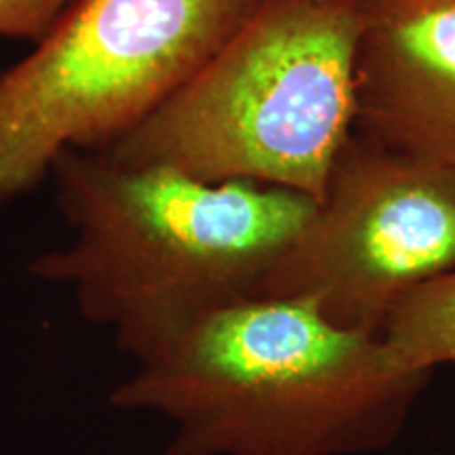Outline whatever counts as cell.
<instances>
[{
  "instance_id": "6da1fadb",
  "label": "cell",
  "mask_w": 455,
  "mask_h": 455,
  "mask_svg": "<svg viewBox=\"0 0 455 455\" xmlns=\"http://www.w3.org/2000/svg\"><path fill=\"white\" fill-rule=\"evenodd\" d=\"M114 386L173 426L164 455H367L405 432L428 371L308 301L253 298L196 318Z\"/></svg>"
},
{
  "instance_id": "7a4b0ae2",
  "label": "cell",
  "mask_w": 455,
  "mask_h": 455,
  "mask_svg": "<svg viewBox=\"0 0 455 455\" xmlns=\"http://www.w3.org/2000/svg\"><path fill=\"white\" fill-rule=\"evenodd\" d=\"M51 173L74 236L30 272L68 284L83 316L135 361L196 318L261 298L316 207L284 188L204 181L108 152H66Z\"/></svg>"
},
{
  "instance_id": "3957f363",
  "label": "cell",
  "mask_w": 455,
  "mask_h": 455,
  "mask_svg": "<svg viewBox=\"0 0 455 455\" xmlns=\"http://www.w3.org/2000/svg\"><path fill=\"white\" fill-rule=\"evenodd\" d=\"M363 0H258L201 70L108 155L318 203L356 131Z\"/></svg>"
},
{
  "instance_id": "277c9868",
  "label": "cell",
  "mask_w": 455,
  "mask_h": 455,
  "mask_svg": "<svg viewBox=\"0 0 455 455\" xmlns=\"http://www.w3.org/2000/svg\"><path fill=\"white\" fill-rule=\"evenodd\" d=\"M258 0H72L0 74V203L66 152H104L228 43Z\"/></svg>"
},
{
  "instance_id": "5b68a950",
  "label": "cell",
  "mask_w": 455,
  "mask_h": 455,
  "mask_svg": "<svg viewBox=\"0 0 455 455\" xmlns=\"http://www.w3.org/2000/svg\"><path fill=\"white\" fill-rule=\"evenodd\" d=\"M455 272V171L355 131L327 190L261 298L308 301L382 335L413 291Z\"/></svg>"
},
{
  "instance_id": "8992f818",
  "label": "cell",
  "mask_w": 455,
  "mask_h": 455,
  "mask_svg": "<svg viewBox=\"0 0 455 455\" xmlns=\"http://www.w3.org/2000/svg\"><path fill=\"white\" fill-rule=\"evenodd\" d=\"M356 131L455 171V0H363Z\"/></svg>"
},
{
  "instance_id": "52a82bcc",
  "label": "cell",
  "mask_w": 455,
  "mask_h": 455,
  "mask_svg": "<svg viewBox=\"0 0 455 455\" xmlns=\"http://www.w3.org/2000/svg\"><path fill=\"white\" fill-rule=\"evenodd\" d=\"M379 338L398 367L428 373L455 367V272L409 295Z\"/></svg>"
},
{
  "instance_id": "ba28073f",
  "label": "cell",
  "mask_w": 455,
  "mask_h": 455,
  "mask_svg": "<svg viewBox=\"0 0 455 455\" xmlns=\"http://www.w3.org/2000/svg\"><path fill=\"white\" fill-rule=\"evenodd\" d=\"M72 0H0V36L38 43Z\"/></svg>"
}]
</instances>
